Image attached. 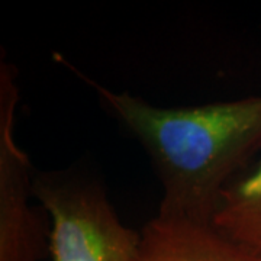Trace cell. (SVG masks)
<instances>
[{
	"label": "cell",
	"mask_w": 261,
	"mask_h": 261,
	"mask_svg": "<svg viewBox=\"0 0 261 261\" xmlns=\"http://www.w3.org/2000/svg\"><path fill=\"white\" fill-rule=\"evenodd\" d=\"M73 71L147 152L163 187L159 215L211 224L225 187L261 154V94L163 108Z\"/></svg>",
	"instance_id": "1"
},
{
	"label": "cell",
	"mask_w": 261,
	"mask_h": 261,
	"mask_svg": "<svg viewBox=\"0 0 261 261\" xmlns=\"http://www.w3.org/2000/svg\"><path fill=\"white\" fill-rule=\"evenodd\" d=\"M32 195L49 219L51 261H138L141 231L122 222L99 180L75 168L34 170Z\"/></svg>",
	"instance_id": "2"
},
{
	"label": "cell",
	"mask_w": 261,
	"mask_h": 261,
	"mask_svg": "<svg viewBox=\"0 0 261 261\" xmlns=\"http://www.w3.org/2000/svg\"><path fill=\"white\" fill-rule=\"evenodd\" d=\"M18 68L0 54V261H39L49 252V219L32 200L34 170L15 137Z\"/></svg>",
	"instance_id": "3"
},
{
	"label": "cell",
	"mask_w": 261,
	"mask_h": 261,
	"mask_svg": "<svg viewBox=\"0 0 261 261\" xmlns=\"http://www.w3.org/2000/svg\"><path fill=\"white\" fill-rule=\"evenodd\" d=\"M138 261H261L211 224L155 215L141 229Z\"/></svg>",
	"instance_id": "4"
},
{
	"label": "cell",
	"mask_w": 261,
	"mask_h": 261,
	"mask_svg": "<svg viewBox=\"0 0 261 261\" xmlns=\"http://www.w3.org/2000/svg\"><path fill=\"white\" fill-rule=\"evenodd\" d=\"M211 225L233 243L261 254V157L225 187Z\"/></svg>",
	"instance_id": "5"
}]
</instances>
